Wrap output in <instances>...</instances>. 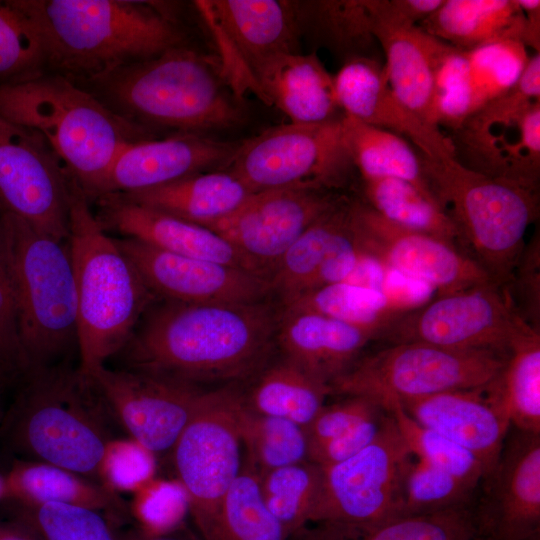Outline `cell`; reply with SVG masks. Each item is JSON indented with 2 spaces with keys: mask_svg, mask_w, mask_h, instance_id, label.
Masks as SVG:
<instances>
[{
  "mask_svg": "<svg viewBox=\"0 0 540 540\" xmlns=\"http://www.w3.org/2000/svg\"><path fill=\"white\" fill-rule=\"evenodd\" d=\"M475 164L493 178L536 191L540 166V55L516 85L471 114L459 130Z\"/></svg>",
  "mask_w": 540,
  "mask_h": 540,
  "instance_id": "obj_14",
  "label": "cell"
},
{
  "mask_svg": "<svg viewBox=\"0 0 540 540\" xmlns=\"http://www.w3.org/2000/svg\"><path fill=\"white\" fill-rule=\"evenodd\" d=\"M352 203L340 199L312 223L277 261L267 281L282 303L308 290L333 241L348 225Z\"/></svg>",
  "mask_w": 540,
  "mask_h": 540,
  "instance_id": "obj_35",
  "label": "cell"
},
{
  "mask_svg": "<svg viewBox=\"0 0 540 540\" xmlns=\"http://www.w3.org/2000/svg\"><path fill=\"white\" fill-rule=\"evenodd\" d=\"M384 411L374 401L358 396H348L343 401L324 405L305 428L308 446L338 437Z\"/></svg>",
  "mask_w": 540,
  "mask_h": 540,
  "instance_id": "obj_51",
  "label": "cell"
},
{
  "mask_svg": "<svg viewBox=\"0 0 540 540\" xmlns=\"http://www.w3.org/2000/svg\"><path fill=\"white\" fill-rule=\"evenodd\" d=\"M496 379L483 387L437 393L399 404L417 423L471 452L483 465L486 477L497 463L511 426Z\"/></svg>",
  "mask_w": 540,
  "mask_h": 540,
  "instance_id": "obj_20",
  "label": "cell"
},
{
  "mask_svg": "<svg viewBox=\"0 0 540 540\" xmlns=\"http://www.w3.org/2000/svg\"><path fill=\"white\" fill-rule=\"evenodd\" d=\"M386 411L366 420L346 433L319 444L308 446L307 460L325 467L351 458L377 437Z\"/></svg>",
  "mask_w": 540,
  "mask_h": 540,
  "instance_id": "obj_54",
  "label": "cell"
},
{
  "mask_svg": "<svg viewBox=\"0 0 540 540\" xmlns=\"http://www.w3.org/2000/svg\"><path fill=\"white\" fill-rule=\"evenodd\" d=\"M129 512L138 529L150 535L179 531L189 512L186 493L178 480H151L133 493Z\"/></svg>",
  "mask_w": 540,
  "mask_h": 540,
  "instance_id": "obj_49",
  "label": "cell"
},
{
  "mask_svg": "<svg viewBox=\"0 0 540 540\" xmlns=\"http://www.w3.org/2000/svg\"><path fill=\"white\" fill-rule=\"evenodd\" d=\"M69 172L36 131L0 114V208L58 240L69 235Z\"/></svg>",
  "mask_w": 540,
  "mask_h": 540,
  "instance_id": "obj_15",
  "label": "cell"
},
{
  "mask_svg": "<svg viewBox=\"0 0 540 540\" xmlns=\"http://www.w3.org/2000/svg\"><path fill=\"white\" fill-rule=\"evenodd\" d=\"M89 375L118 425L155 455L173 449L204 392L184 381L106 365Z\"/></svg>",
  "mask_w": 540,
  "mask_h": 540,
  "instance_id": "obj_17",
  "label": "cell"
},
{
  "mask_svg": "<svg viewBox=\"0 0 540 540\" xmlns=\"http://www.w3.org/2000/svg\"><path fill=\"white\" fill-rule=\"evenodd\" d=\"M526 17V46H532L539 52L540 1L518 0Z\"/></svg>",
  "mask_w": 540,
  "mask_h": 540,
  "instance_id": "obj_56",
  "label": "cell"
},
{
  "mask_svg": "<svg viewBox=\"0 0 540 540\" xmlns=\"http://www.w3.org/2000/svg\"><path fill=\"white\" fill-rule=\"evenodd\" d=\"M12 386H14L13 383L0 371V442L9 407L7 391Z\"/></svg>",
  "mask_w": 540,
  "mask_h": 540,
  "instance_id": "obj_59",
  "label": "cell"
},
{
  "mask_svg": "<svg viewBox=\"0 0 540 540\" xmlns=\"http://www.w3.org/2000/svg\"><path fill=\"white\" fill-rule=\"evenodd\" d=\"M473 113L466 50L445 43L434 69L433 114L436 126L459 130Z\"/></svg>",
  "mask_w": 540,
  "mask_h": 540,
  "instance_id": "obj_46",
  "label": "cell"
},
{
  "mask_svg": "<svg viewBox=\"0 0 540 540\" xmlns=\"http://www.w3.org/2000/svg\"><path fill=\"white\" fill-rule=\"evenodd\" d=\"M466 52L473 113L511 90L530 59L526 46L515 40L493 41Z\"/></svg>",
  "mask_w": 540,
  "mask_h": 540,
  "instance_id": "obj_42",
  "label": "cell"
},
{
  "mask_svg": "<svg viewBox=\"0 0 540 540\" xmlns=\"http://www.w3.org/2000/svg\"><path fill=\"white\" fill-rule=\"evenodd\" d=\"M177 532L164 535H150L141 530L133 529L121 533H116L117 540H189L177 535Z\"/></svg>",
  "mask_w": 540,
  "mask_h": 540,
  "instance_id": "obj_58",
  "label": "cell"
},
{
  "mask_svg": "<svg viewBox=\"0 0 540 540\" xmlns=\"http://www.w3.org/2000/svg\"><path fill=\"white\" fill-rule=\"evenodd\" d=\"M243 396L234 387L204 391L172 449L177 480L202 540H219L223 502L242 468L237 411Z\"/></svg>",
  "mask_w": 540,
  "mask_h": 540,
  "instance_id": "obj_11",
  "label": "cell"
},
{
  "mask_svg": "<svg viewBox=\"0 0 540 540\" xmlns=\"http://www.w3.org/2000/svg\"><path fill=\"white\" fill-rule=\"evenodd\" d=\"M364 193L366 204L389 222L444 240L468 254L455 223L432 194L397 178L366 179Z\"/></svg>",
  "mask_w": 540,
  "mask_h": 540,
  "instance_id": "obj_34",
  "label": "cell"
},
{
  "mask_svg": "<svg viewBox=\"0 0 540 540\" xmlns=\"http://www.w3.org/2000/svg\"><path fill=\"white\" fill-rule=\"evenodd\" d=\"M294 5L300 26L313 23L335 45L349 47L372 35L366 1H295Z\"/></svg>",
  "mask_w": 540,
  "mask_h": 540,
  "instance_id": "obj_48",
  "label": "cell"
},
{
  "mask_svg": "<svg viewBox=\"0 0 540 540\" xmlns=\"http://www.w3.org/2000/svg\"><path fill=\"white\" fill-rule=\"evenodd\" d=\"M334 85L338 106L345 115L410 140L429 160L457 158L453 141L399 101L374 61L363 57L349 60L334 76Z\"/></svg>",
  "mask_w": 540,
  "mask_h": 540,
  "instance_id": "obj_22",
  "label": "cell"
},
{
  "mask_svg": "<svg viewBox=\"0 0 540 540\" xmlns=\"http://www.w3.org/2000/svg\"><path fill=\"white\" fill-rule=\"evenodd\" d=\"M154 468V453L129 436H116L105 447L97 480L117 495L133 494L153 479Z\"/></svg>",
  "mask_w": 540,
  "mask_h": 540,
  "instance_id": "obj_50",
  "label": "cell"
},
{
  "mask_svg": "<svg viewBox=\"0 0 540 540\" xmlns=\"http://www.w3.org/2000/svg\"><path fill=\"white\" fill-rule=\"evenodd\" d=\"M0 540H42L26 526L8 519L0 520Z\"/></svg>",
  "mask_w": 540,
  "mask_h": 540,
  "instance_id": "obj_57",
  "label": "cell"
},
{
  "mask_svg": "<svg viewBox=\"0 0 540 540\" xmlns=\"http://www.w3.org/2000/svg\"><path fill=\"white\" fill-rule=\"evenodd\" d=\"M263 501L288 538L305 528L318 497L321 467L309 460L259 475Z\"/></svg>",
  "mask_w": 540,
  "mask_h": 540,
  "instance_id": "obj_39",
  "label": "cell"
},
{
  "mask_svg": "<svg viewBox=\"0 0 540 540\" xmlns=\"http://www.w3.org/2000/svg\"><path fill=\"white\" fill-rule=\"evenodd\" d=\"M237 145L186 132L132 142L115 159L96 198L155 188L226 164Z\"/></svg>",
  "mask_w": 540,
  "mask_h": 540,
  "instance_id": "obj_23",
  "label": "cell"
},
{
  "mask_svg": "<svg viewBox=\"0 0 540 540\" xmlns=\"http://www.w3.org/2000/svg\"><path fill=\"white\" fill-rule=\"evenodd\" d=\"M257 375L249 394L244 395L246 405L256 413L292 421L304 430L329 395L325 383L285 357Z\"/></svg>",
  "mask_w": 540,
  "mask_h": 540,
  "instance_id": "obj_32",
  "label": "cell"
},
{
  "mask_svg": "<svg viewBox=\"0 0 540 540\" xmlns=\"http://www.w3.org/2000/svg\"><path fill=\"white\" fill-rule=\"evenodd\" d=\"M476 532L477 520L465 505L399 516L365 533L360 540H474Z\"/></svg>",
  "mask_w": 540,
  "mask_h": 540,
  "instance_id": "obj_45",
  "label": "cell"
},
{
  "mask_svg": "<svg viewBox=\"0 0 540 540\" xmlns=\"http://www.w3.org/2000/svg\"><path fill=\"white\" fill-rule=\"evenodd\" d=\"M0 263L29 370L70 362L78 353V303L68 242L1 211Z\"/></svg>",
  "mask_w": 540,
  "mask_h": 540,
  "instance_id": "obj_6",
  "label": "cell"
},
{
  "mask_svg": "<svg viewBox=\"0 0 540 540\" xmlns=\"http://www.w3.org/2000/svg\"><path fill=\"white\" fill-rule=\"evenodd\" d=\"M352 219L363 253L429 286L436 295L493 283L468 254L444 240L393 224L367 204L352 203Z\"/></svg>",
  "mask_w": 540,
  "mask_h": 540,
  "instance_id": "obj_16",
  "label": "cell"
},
{
  "mask_svg": "<svg viewBox=\"0 0 540 540\" xmlns=\"http://www.w3.org/2000/svg\"><path fill=\"white\" fill-rule=\"evenodd\" d=\"M8 519L42 540H117L114 526L100 512L67 504L27 505L6 501Z\"/></svg>",
  "mask_w": 540,
  "mask_h": 540,
  "instance_id": "obj_40",
  "label": "cell"
},
{
  "mask_svg": "<svg viewBox=\"0 0 540 540\" xmlns=\"http://www.w3.org/2000/svg\"><path fill=\"white\" fill-rule=\"evenodd\" d=\"M361 255L362 252L355 238L351 216L348 225L333 241L323 263L306 291L347 281L357 267Z\"/></svg>",
  "mask_w": 540,
  "mask_h": 540,
  "instance_id": "obj_55",
  "label": "cell"
},
{
  "mask_svg": "<svg viewBox=\"0 0 540 540\" xmlns=\"http://www.w3.org/2000/svg\"><path fill=\"white\" fill-rule=\"evenodd\" d=\"M385 411L392 416L402 439L416 459L475 485L484 479L485 469L471 452L417 423L397 402L389 404Z\"/></svg>",
  "mask_w": 540,
  "mask_h": 540,
  "instance_id": "obj_43",
  "label": "cell"
},
{
  "mask_svg": "<svg viewBox=\"0 0 540 540\" xmlns=\"http://www.w3.org/2000/svg\"><path fill=\"white\" fill-rule=\"evenodd\" d=\"M533 332L539 331L519 315L508 290L489 283L436 295L396 318L380 340L508 354Z\"/></svg>",
  "mask_w": 540,
  "mask_h": 540,
  "instance_id": "obj_13",
  "label": "cell"
},
{
  "mask_svg": "<svg viewBox=\"0 0 540 540\" xmlns=\"http://www.w3.org/2000/svg\"><path fill=\"white\" fill-rule=\"evenodd\" d=\"M371 33L384 50L382 69L392 92L417 117L438 128L433 114L434 69L445 42L416 25L372 17Z\"/></svg>",
  "mask_w": 540,
  "mask_h": 540,
  "instance_id": "obj_28",
  "label": "cell"
},
{
  "mask_svg": "<svg viewBox=\"0 0 540 540\" xmlns=\"http://www.w3.org/2000/svg\"><path fill=\"white\" fill-rule=\"evenodd\" d=\"M260 99L275 105L291 123L331 120L339 109L332 76L315 53L273 56L253 72Z\"/></svg>",
  "mask_w": 540,
  "mask_h": 540,
  "instance_id": "obj_27",
  "label": "cell"
},
{
  "mask_svg": "<svg viewBox=\"0 0 540 540\" xmlns=\"http://www.w3.org/2000/svg\"><path fill=\"white\" fill-rule=\"evenodd\" d=\"M282 308L319 313L375 333L383 331L412 309L389 293L349 282H338L306 291L282 303Z\"/></svg>",
  "mask_w": 540,
  "mask_h": 540,
  "instance_id": "obj_33",
  "label": "cell"
},
{
  "mask_svg": "<svg viewBox=\"0 0 540 540\" xmlns=\"http://www.w3.org/2000/svg\"><path fill=\"white\" fill-rule=\"evenodd\" d=\"M5 475L8 487L6 501L89 508L102 513L115 528L128 518L129 509L119 495L95 480L62 467L15 458Z\"/></svg>",
  "mask_w": 540,
  "mask_h": 540,
  "instance_id": "obj_29",
  "label": "cell"
},
{
  "mask_svg": "<svg viewBox=\"0 0 540 540\" xmlns=\"http://www.w3.org/2000/svg\"><path fill=\"white\" fill-rule=\"evenodd\" d=\"M15 386L0 443L18 458L98 482L101 458L117 436L118 423L94 378L65 362L30 369Z\"/></svg>",
  "mask_w": 540,
  "mask_h": 540,
  "instance_id": "obj_2",
  "label": "cell"
},
{
  "mask_svg": "<svg viewBox=\"0 0 540 540\" xmlns=\"http://www.w3.org/2000/svg\"><path fill=\"white\" fill-rule=\"evenodd\" d=\"M351 165L342 117L270 128L239 143L226 163L227 170L252 192L327 190L342 182Z\"/></svg>",
  "mask_w": 540,
  "mask_h": 540,
  "instance_id": "obj_12",
  "label": "cell"
},
{
  "mask_svg": "<svg viewBox=\"0 0 540 540\" xmlns=\"http://www.w3.org/2000/svg\"><path fill=\"white\" fill-rule=\"evenodd\" d=\"M0 371L13 383L29 371L13 296L0 263Z\"/></svg>",
  "mask_w": 540,
  "mask_h": 540,
  "instance_id": "obj_52",
  "label": "cell"
},
{
  "mask_svg": "<svg viewBox=\"0 0 540 540\" xmlns=\"http://www.w3.org/2000/svg\"><path fill=\"white\" fill-rule=\"evenodd\" d=\"M477 485L416 459L405 473L398 517L465 506Z\"/></svg>",
  "mask_w": 540,
  "mask_h": 540,
  "instance_id": "obj_44",
  "label": "cell"
},
{
  "mask_svg": "<svg viewBox=\"0 0 540 540\" xmlns=\"http://www.w3.org/2000/svg\"><path fill=\"white\" fill-rule=\"evenodd\" d=\"M195 5L205 23L230 40L252 73L273 56L298 52L301 29L294 2L204 0Z\"/></svg>",
  "mask_w": 540,
  "mask_h": 540,
  "instance_id": "obj_25",
  "label": "cell"
},
{
  "mask_svg": "<svg viewBox=\"0 0 540 540\" xmlns=\"http://www.w3.org/2000/svg\"><path fill=\"white\" fill-rule=\"evenodd\" d=\"M219 540H289L263 501L259 474L248 464L224 499Z\"/></svg>",
  "mask_w": 540,
  "mask_h": 540,
  "instance_id": "obj_41",
  "label": "cell"
},
{
  "mask_svg": "<svg viewBox=\"0 0 540 540\" xmlns=\"http://www.w3.org/2000/svg\"><path fill=\"white\" fill-rule=\"evenodd\" d=\"M540 434L517 429L506 437L484 478L481 521L495 540H527L540 522Z\"/></svg>",
  "mask_w": 540,
  "mask_h": 540,
  "instance_id": "obj_21",
  "label": "cell"
},
{
  "mask_svg": "<svg viewBox=\"0 0 540 540\" xmlns=\"http://www.w3.org/2000/svg\"><path fill=\"white\" fill-rule=\"evenodd\" d=\"M507 356L421 342L391 343L359 357L329 383V394L364 397L385 410L393 402L486 386L500 375Z\"/></svg>",
  "mask_w": 540,
  "mask_h": 540,
  "instance_id": "obj_9",
  "label": "cell"
},
{
  "mask_svg": "<svg viewBox=\"0 0 540 540\" xmlns=\"http://www.w3.org/2000/svg\"><path fill=\"white\" fill-rule=\"evenodd\" d=\"M289 539L291 540H342L332 533L322 529L317 531H307L305 528L296 533Z\"/></svg>",
  "mask_w": 540,
  "mask_h": 540,
  "instance_id": "obj_60",
  "label": "cell"
},
{
  "mask_svg": "<svg viewBox=\"0 0 540 540\" xmlns=\"http://www.w3.org/2000/svg\"><path fill=\"white\" fill-rule=\"evenodd\" d=\"M375 340L371 331L311 311L282 308L277 316L276 341L284 357L327 386Z\"/></svg>",
  "mask_w": 540,
  "mask_h": 540,
  "instance_id": "obj_26",
  "label": "cell"
},
{
  "mask_svg": "<svg viewBox=\"0 0 540 540\" xmlns=\"http://www.w3.org/2000/svg\"><path fill=\"white\" fill-rule=\"evenodd\" d=\"M8 498V487L5 471H0V504Z\"/></svg>",
  "mask_w": 540,
  "mask_h": 540,
  "instance_id": "obj_61",
  "label": "cell"
},
{
  "mask_svg": "<svg viewBox=\"0 0 540 540\" xmlns=\"http://www.w3.org/2000/svg\"><path fill=\"white\" fill-rule=\"evenodd\" d=\"M0 114L38 132L89 201L100 194L119 153L147 139L136 122L62 76L35 75L0 84Z\"/></svg>",
  "mask_w": 540,
  "mask_h": 540,
  "instance_id": "obj_4",
  "label": "cell"
},
{
  "mask_svg": "<svg viewBox=\"0 0 540 540\" xmlns=\"http://www.w3.org/2000/svg\"><path fill=\"white\" fill-rule=\"evenodd\" d=\"M95 200V215L105 231L118 232L165 252L235 266L259 275L226 239L207 227L130 201L121 194H105Z\"/></svg>",
  "mask_w": 540,
  "mask_h": 540,
  "instance_id": "obj_24",
  "label": "cell"
},
{
  "mask_svg": "<svg viewBox=\"0 0 540 540\" xmlns=\"http://www.w3.org/2000/svg\"><path fill=\"white\" fill-rule=\"evenodd\" d=\"M149 291L181 303H257L270 293L263 277L242 268L165 252L132 238H115Z\"/></svg>",
  "mask_w": 540,
  "mask_h": 540,
  "instance_id": "obj_19",
  "label": "cell"
},
{
  "mask_svg": "<svg viewBox=\"0 0 540 540\" xmlns=\"http://www.w3.org/2000/svg\"><path fill=\"white\" fill-rule=\"evenodd\" d=\"M342 130L352 164L359 169L363 180L402 179L432 194L422 161L405 139L345 114Z\"/></svg>",
  "mask_w": 540,
  "mask_h": 540,
  "instance_id": "obj_36",
  "label": "cell"
},
{
  "mask_svg": "<svg viewBox=\"0 0 540 540\" xmlns=\"http://www.w3.org/2000/svg\"><path fill=\"white\" fill-rule=\"evenodd\" d=\"M36 26L46 61L99 80L129 64L181 47L167 13L125 0H16Z\"/></svg>",
  "mask_w": 540,
  "mask_h": 540,
  "instance_id": "obj_3",
  "label": "cell"
},
{
  "mask_svg": "<svg viewBox=\"0 0 540 540\" xmlns=\"http://www.w3.org/2000/svg\"><path fill=\"white\" fill-rule=\"evenodd\" d=\"M276 324L262 302L166 301L145 312L117 355L123 369L194 385L242 380L267 364Z\"/></svg>",
  "mask_w": 540,
  "mask_h": 540,
  "instance_id": "obj_1",
  "label": "cell"
},
{
  "mask_svg": "<svg viewBox=\"0 0 540 540\" xmlns=\"http://www.w3.org/2000/svg\"><path fill=\"white\" fill-rule=\"evenodd\" d=\"M237 426L247 449V464L259 475L307 460L304 428L287 419L252 411L244 396L237 411Z\"/></svg>",
  "mask_w": 540,
  "mask_h": 540,
  "instance_id": "obj_37",
  "label": "cell"
},
{
  "mask_svg": "<svg viewBox=\"0 0 540 540\" xmlns=\"http://www.w3.org/2000/svg\"><path fill=\"white\" fill-rule=\"evenodd\" d=\"M340 199L309 188L254 192L233 213L207 228L226 239L267 280L293 242Z\"/></svg>",
  "mask_w": 540,
  "mask_h": 540,
  "instance_id": "obj_18",
  "label": "cell"
},
{
  "mask_svg": "<svg viewBox=\"0 0 540 540\" xmlns=\"http://www.w3.org/2000/svg\"><path fill=\"white\" fill-rule=\"evenodd\" d=\"M69 235L78 303L79 368L92 374L129 341L155 296L108 236L69 174Z\"/></svg>",
  "mask_w": 540,
  "mask_h": 540,
  "instance_id": "obj_5",
  "label": "cell"
},
{
  "mask_svg": "<svg viewBox=\"0 0 540 540\" xmlns=\"http://www.w3.org/2000/svg\"><path fill=\"white\" fill-rule=\"evenodd\" d=\"M46 61L42 38L16 0L0 1V76H25Z\"/></svg>",
  "mask_w": 540,
  "mask_h": 540,
  "instance_id": "obj_47",
  "label": "cell"
},
{
  "mask_svg": "<svg viewBox=\"0 0 540 540\" xmlns=\"http://www.w3.org/2000/svg\"><path fill=\"white\" fill-rule=\"evenodd\" d=\"M423 22L424 31L463 50L499 40L526 43V17L518 0H443Z\"/></svg>",
  "mask_w": 540,
  "mask_h": 540,
  "instance_id": "obj_31",
  "label": "cell"
},
{
  "mask_svg": "<svg viewBox=\"0 0 540 540\" xmlns=\"http://www.w3.org/2000/svg\"><path fill=\"white\" fill-rule=\"evenodd\" d=\"M97 81L128 119L199 134L231 128L244 118L220 68L182 46Z\"/></svg>",
  "mask_w": 540,
  "mask_h": 540,
  "instance_id": "obj_7",
  "label": "cell"
},
{
  "mask_svg": "<svg viewBox=\"0 0 540 540\" xmlns=\"http://www.w3.org/2000/svg\"><path fill=\"white\" fill-rule=\"evenodd\" d=\"M412 455L386 411L377 437L342 462L321 467V483L309 522L349 539L398 517L403 479Z\"/></svg>",
  "mask_w": 540,
  "mask_h": 540,
  "instance_id": "obj_10",
  "label": "cell"
},
{
  "mask_svg": "<svg viewBox=\"0 0 540 540\" xmlns=\"http://www.w3.org/2000/svg\"><path fill=\"white\" fill-rule=\"evenodd\" d=\"M1 211H2V209L0 208V215H1Z\"/></svg>",
  "mask_w": 540,
  "mask_h": 540,
  "instance_id": "obj_62",
  "label": "cell"
},
{
  "mask_svg": "<svg viewBox=\"0 0 540 540\" xmlns=\"http://www.w3.org/2000/svg\"><path fill=\"white\" fill-rule=\"evenodd\" d=\"M421 161L429 189L455 223L467 253L495 285L507 288L538 216L536 191L475 171L457 158Z\"/></svg>",
  "mask_w": 540,
  "mask_h": 540,
  "instance_id": "obj_8",
  "label": "cell"
},
{
  "mask_svg": "<svg viewBox=\"0 0 540 540\" xmlns=\"http://www.w3.org/2000/svg\"><path fill=\"white\" fill-rule=\"evenodd\" d=\"M496 385L511 425L540 434V332L510 349Z\"/></svg>",
  "mask_w": 540,
  "mask_h": 540,
  "instance_id": "obj_38",
  "label": "cell"
},
{
  "mask_svg": "<svg viewBox=\"0 0 540 540\" xmlns=\"http://www.w3.org/2000/svg\"><path fill=\"white\" fill-rule=\"evenodd\" d=\"M512 285L518 300L514 304L517 312L532 328L539 331L540 242L538 234L524 246L508 287Z\"/></svg>",
  "mask_w": 540,
  "mask_h": 540,
  "instance_id": "obj_53",
  "label": "cell"
},
{
  "mask_svg": "<svg viewBox=\"0 0 540 540\" xmlns=\"http://www.w3.org/2000/svg\"><path fill=\"white\" fill-rule=\"evenodd\" d=\"M254 192L230 171L193 174L155 188L121 194L130 201L208 227Z\"/></svg>",
  "mask_w": 540,
  "mask_h": 540,
  "instance_id": "obj_30",
  "label": "cell"
}]
</instances>
